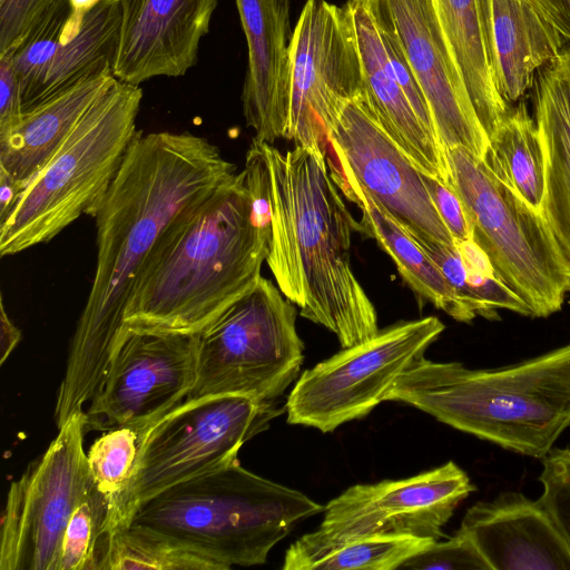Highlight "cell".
<instances>
[{
  "label": "cell",
  "instance_id": "cell-36",
  "mask_svg": "<svg viewBox=\"0 0 570 570\" xmlns=\"http://www.w3.org/2000/svg\"><path fill=\"white\" fill-rule=\"evenodd\" d=\"M430 197L454 243L472 239V227L465 207L456 191L441 180L422 174Z\"/></svg>",
  "mask_w": 570,
  "mask_h": 570
},
{
  "label": "cell",
  "instance_id": "cell-20",
  "mask_svg": "<svg viewBox=\"0 0 570 570\" xmlns=\"http://www.w3.org/2000/svg\"><path fill=\"white\" fill-rule=\"evenodd\" d=\"M460 529L491 570H570V546L539 499L503 492L472 505Z\"/></svg>",
  "mask_w": 570,
  "mask_h": 570
},
{
  "label": "cell",
  "instance_id": "cell-9",
  "mask_svg": "<svg viewBox=\"0 0 570 570\" xmlns=\"http://www.w3.org/2000/svg\"><path fill=\"white\" fill-rule=\"evenodd\" d=\"M296 314L281 289L261 276L197 333L196 380L185 401L223 395L278 400L304 360Z\"/></svg>",
  "mask_w": 570,
  "mask_h": 570
},
{
  "label": "cell",
  "instance_id": "cell-32",
  "mask_svg": "<svg viewBox=\"0 0 570 570\" xmlns=\"http://www.w3.org/2000/svg\"><path fill=\"white\" fill-rule=\"evenodd\" d=\"M138 440L136 430L115 428L98 438L87 452L95 485L107 497L109 504L120 495L130 480Z\"/></svg>",
  "mask_w": 570,
  "mask_h": 570
},
{
  "label": "cell",
  "instance_id": "cell-18",
  "mask_svg": "<svg viewBox=\"0 0 570 570\" xmlns=\"http://www.w3.org/2000/svg\"><path fill=\"white\" fill-rule=\"evenodd\" d=\"M118 2L121 20L112 75L139 86L159 76H184L197 63L218 0Z\"/></svg>",
  "mask_w": 570,
  "mask_h": 570
},
{
  "label": "cell",
  "instance_id": "cell-25",
  "mask_svg": "<svg viewBox=\"0 0 570 570\" xmlns=\"http://www.w3.org/2000/svg\"><path fill=\"white\" fill-rule=\"evenodd\" d=\"M328 166L337 187L362 210L358 227L390 255L407 285L455 321L475 318L421 245L348 173Z\"/></svg>",
  "mask_w": 570,
  "mask_h": 570
},
{
  "label": "cell",
  "instance_id": "cell-21",
  "mask_svg": "<svg viewBox=\"0 0 570 570\" xmlns=\"http://www.w3.org/2000/svg\"><path fill=\"white\" fill-rule=\"evenodd\" d=\"M361 56L364 95L372 116L417 169L450 186L445 151L416 115L399 83L365 0H346ZM451 187V186H450Z\"/></svg>",
  "mask_w": 570,
  "mask_h": 570
},
{
  "label": "cell",
  "instance_id": "cell-6",
  "mask_svg": "<svg viewBox=\"0 0 570 570\" xmlns=\"http://www.w3.org/2000/svg\"><path fill=\"white\" fill-rule=\"evenodd\" d=\"M138 85L115 79L0 222V254L48 243L81 215L94 217L136 137Z\"/></svg>",
  "mask_w": 570,
  "mask_h": 570
},
{
  "label": "cell",
  "instance_id": "cell-16",
  "mask_svg": "<svg viewBox=\"0 0 570 570\" xmlns=\"http://www.w3.org/2000/svg\"><path fill=\"white\" fill-rule=\"evenodd\" d=\"M338 169L358 185L410 235L445 245L454 239L441 219L422 174L372 116L362 97L348 101L328 135Z\"/></svg>",
  "mask_w": 570,
  "mask_h": 570
},
{
  "label": "cell",
  "instance_id": "cell-30",
  "mask_svg": "<svg viewBox=\"0 0 570 570\" xmlns=\"http://www.w3.org/2000/svg\"><path fill=\"white\" fill-rule=\"evenodd\" d=\"M222 570L212 560L155 533L127 525L108 537L101 570Z\"/></svg>",
  "mask_w": 570,
  "mask_h": 570
},
{
  "label": "cell",
  "instance_id": "cell-5",
  "mask_svg": "<svg viewBox=\"0 0 570 570\" xmlns=\"http://www.w3.org/2000/svg\"><path fill=\"white\" fill-rule=\"evenodd\" d=\"M324 508L237 461L156 494L127 525L164 537L228 570L265 563L281 540Z\"/></svg>",
  "mask_w": 570,
  "mask_h": 570
},
{
  "label": "cell",
  "instance_id": "cell-27",
  "mask_svg": "<svg viewBox=\"0 0 570 570\" xmlns=\"http://www.w3.org/2000/svg\"><path fill=\"white\" fill-rule=\"evenodd\" d=\"M412 237L438 265L475 317L497 320L498 309L531 316L528 305L499 278L488 256L473 239L445 245Z\"/></svg>",
  "mask_w": 570,
  "mask_h": 570
},
{
  "label": "cell",
  "instance_id": "cell-39",
  "mask_svg": "<svg viewBox=\"0 0 570 570\" xmlns=\"http://www.w3.org/2000/svg\"><path fill=\"white\" fill-rule=\"evenodd\" d=\"M21 340L20 330L8 316L3 297L0 301V364H3Z\"/></svg>",
  "mask_w": 570,
  "mask_h": 570
},
{
  "label": "cell",
  "instance_id": "cell-3",
  "mask_svg": "<svg viewBox=\"0 0 570 570\" xmlns=\"http://www.w3.org/2000/svg\"><path fill=\"white\" fill-rule=\"evenodd\" d=\"M268 237L266 206L237 171L160 236L130 294L126 330L199 333L262 276Z\"/></svg>",
  "mask_w": 570,
  "mask_h": 570
},
{
  "label": "cell",
  "instance_id": "cell-22",
  "mask_svg": "<svg viewBox=\"0 0 570 570\" xmlns=\"http://www.w3.org/2000/svg\"><path fill=\"white\" fill-rule=\"evenodd\" d=\"M494 85L510 105L533 86L535 75L567 41L523 0H482Z\"/></svg>",
  "mask_w": 570,
  "mask_h": 570
},
{
  "label": "cell",
  "instance_id": "cell-23",
  "mask_svg": "<svg viewBox=\"0 0 570 570\" xmlns=\"http://www.w3.org/2000/svg\"><path fill=\"white\" fill-rule=\"evenodd\" d=\"M535 122L546 155L540 213L570 268V48L539 72Z\"/></svg>",
  "mask_w": 570,
  "mask_h": 570
},
{
  "label": "cell",
  "instance_id": "cell-24",
  "mask_svg": "<svg viewBox=\"0 0 570 570\" xmlns=\"http://www.w3.org/2000/svg\"><path fill=\"white\" fill-rule=\"evenodd\" d=\"M115 79L112 72L97 75L23 112L10 130L0 134V167L24 188Z\"/></svg>",
  "mask_w": 570,
  "mask_h": 570
},
{
  "label": "cell",
  "instance_id": "cell-2",
  "mask_svg": "<svg viewBox=\"0 0 570 570\" xmlns=\"http://www.w3.org/2000/svg\"><path fill=\"white\" fill-rule=\"evenodd\" d=\"M327 155L297 146L285 153L253 139L244 171L265 203L269 237L265 262L299 314L334 333L343 348L380 330L376 309L351 262L353 219Z\"/></svg>",
  "mask_w": 570,
  "mask_h": 570
},
{
  "label": "cell",
  "instance_id": "cell-10",
  "mask_svg": "<svg viewBox=\"0 0 570 570\" xmlns=\"http://www.w3.org/2000/svg\"><path fill=\"white\" fill-rule=\"evenodd\" d=\"M75 413L48 449L10 484L1 519L0 570H59L62 540L77 507L96 489Z\"/></svg>",
  "mask_w": 570,
  "mask_h": 570
},
{
  "label": "cell",
  "instance_id": "cell-15",
  "mask_svg": "<svg viewBox=\"0 0 570 570\" xmlns=\"http://www.w3.org/2000/svg\"><path fill=\"white\" fill-rule=\"evenodd\" d=\"M120 20L118 0H100L88 11L58 0L12 51L22 114L91 77L112 72Z\"/></svg>",
  "mask_w": 570,
  "mask_h": 570
},
{
  "label": "cell",
  "instance_id": "cell-7",
  "mask_svg": "<svg viewBox=\"0 0 570 570\" xmlns=\"http://www.w3.org/2000/svg\"><path fill=\"white\" fill-rule=\"evenodd\" d=\"M278 401L243 395L184 401L144 430L130 480L109 504L106 532L126 527L164 490L237 462L240 448L286 411Z\"/></svg>",
  "mask_w": 570,
  "mask_h": 570
},
{
  "label": "cell",
  "instance_id": "cell-38",
  "mask_svg": "<svg viewBox=\"0 0 570 570\" xmlns=\"http://www.w3.org/2000/svg\"><path fill=\"white\" fill-rule=\"evenodd\" d=\"M570 41V0H523Z\"/></svg>",
  "mask_w": 570,
  "mask_h": 570
},
{
  "label": "cell",
  "instance_id": "cell-33",
  "mask_svg": "<svg viewBox=\"0 0 570 570\" xmlns=\"http://www.w3.org/2000/svg\"><path fill=\"white\" fill-rule=\"evenodd\" d=\"M400 568L417 570H491L471 538L461 529L445 541L435 540Z\"/></svg>",
  "mask_w": 570,
  "mask_h": 570
},
{
  "label": "cell",
  "instance_id": "cell-1",
  "mask_svg": "<svg viewBox=\"0 0 570 570\" xmlns=\"http://www.w3.org/2000/svg\"><path fill=\"white\" fill-rule=\"evenodd\" d=\"M237 173L219 148L189 131L138 130L94 218L97 262L57 393L62 426L100 389L125 332L136 279L168 226Z\"/></svg>",
  "mask_w": 570,
  "mask_h": 570
},
{
  "label": "cell",
  "instance_id": "cell-11",
  "mask_svg": "<svg viewBox=\"0 0 570 570\" xmlns=\"http://www.w3.org/2000/svg\"><path fill=\"white\" fill-rule=\"evenodd\" d=\"M443 331L434 316L401 322L304 371L285 403L287 422L326 433L364 417Z\"/></svg>",
  "mask_w": 570,
  "mask_h": 570
},
{
  "label": "cell",
  "instance_id": "cell-29",
  "mask_svg": "<svg viewBox=\"0 0 570 570\" xmlns=\"http://www.w3.org/2000/svg\"><path fill=\"white\" fill-rule=\"evenodd\" d=\"M433 541L414 537H366L325 543L308 533L286 550L284 570H394Z\"/></svg>",
  "mask_w": 570,
  "mask_h": 570
},
{
  "label": "cell",
  "instance_id": "cell-14",
  "mask_svg": "<svg viewBox=\"0 0 570 570\" xmlns=\"http://www.w3.org/2000/svg\"><path fill=\"white\" fill-rule=\"evenodd\" d=\"M197 334L126 330L86 412L88 429L140 434L181 404L196 380Z\"/></svg>",
  "mask_w": 570,
  "mask_h": 570
},
{
  "label": "cell",
  "instance_id": "cell-28",
  "mask_svg": "<svg viewBox=\"0 0 570 570\" xmlns=\"http://www.w3.org/2000/svg\"><path fill=\"white\" fill-rule=\"evenodd\" d=\"M482 160L494 176L540 212L544 195L546 155L535 119L524 102L510 108L489 138Z\"/></svg>",
  "mask_w": 570,
  "mask_h": 570
},
{
  "label": "cell",
  "instance_id": "cell-31",
  "mask_svg": "<svg viewBox=\"0 0 570 570\" xmlns=\"http://www.w3.org/2000/svg\"><path fill=\"white\" fill-rule=\"evenodd\" d=\"M108 509L107 497L97 488L77 507L65 531L59 570H101Z\"/></svg>",
  "mask_w": 570,
  "mask_h": 570
},
{
  "label": "cell",
  "instance_id": "cell-13",
  "mask_svg": "<svg viewBox=\"0 0 570 570\" xmlns=\"http://www.w3.org/2000/svg\"><path fill=\"white\" fill-rule=\"evenodd\" d=\"M475 491L454 462L401 480L350 487L324 508L320 542L341 543L366 537L440 540L459 504Z\"/></svg>",
  "mask_w": 570,
  "mask_h": 570
},
{
  "label": "cell",
  "instance_id": "cell-12",
  "mask_svg": "<svg viewBox=\"0 0 570 570\" xmlns=\"http://www.w3.org/2000/svg\"><path fill=\"white\" fill-rule=\"evenodd\" d=\"M364 95L350 8L307 0L293 30L285 138L327 155V135L343 107Z\"/></svg>",
  "mask_w": 570,
  "mask_h": 570
},
{
  "label": "cell",
  "instance_id": "cell-40",
  "mask_svg": "<svg viewBox=\"0 0 570 570\" xmlns=\"http://www.w3.org/2000/svg\"><path fill=\"white\" fill-rule=\"evenodd\" d=\"M22 190L23 186L0 167V222L8 216Z\"/></svg>",
  "mask_w": 570,
  "mask_h": 570
},
{
  "label": "cell",
  "instance_id": "cell-41",
  "mask_svg": "<svg viewBox=\"0 0 570 570\" xmlns=\"http://www.w3.org/2000/svg\"><path fill=\"white\" fill-rule=\"evenodd\" d=\"M73 9L78 11H88L96 6L100 0H69Z\"/></svg>",
  "mask_w": 570,
  "mask_h": 570
},
{
  "label": "cell",
  "instance_id": "cell-26",
  "mask_svg": "<svg viewBox=\"0 0 570 570\" xmlns=\"http://www.w3.org/2000/svg\"><path fill=\"white\" fill-rule=\"evenodd\" d=\"M475 114L490 138L510 107L492 76L482 0H433Z\"/></svg>",
  "mask_w": 570,
  "mask_h": 570
},
{
  "label": "cell",
  "instance_id": "cell-4",
  "mask_svg": "<svg viewBox=\"0 0 570 570\" xmlns=\"http://www.w3.org/2000/svg\"><path fill=\"white\" fill-rule=\"evenodd\" d=\"M386 401L410 404L505 450L543 459L570 425V343L487 370L423 355L396 380Z\"/></svg>",
  "mask_w": 570,
  "mask_h": 570
},
{
  "label": "cell",
  "instance_id": "cell-8",
  "mask_svg": "<svg viewBox=\"0 0 570 570\" xmlns=\"http://www.w3.org/2000/svg\"><path fill=\"white\" fill-rule=\"evenodd\" d=\"M445 157L472 239L499 278L528 305L532 317L560 311L570 291V268L541 213L465 148L445 149Z\"/></svg>",
  "mask_w": 570,
  "mask_h": 570
},
{
  "label": "cell",
  "instance_id": "cell-35",
  "mask_svg": "<svg viewBox=\"0 0 570 570\" xmlns=\"http://www.w3.org/2000/svg\"><path fill=\"white\" fill-rule=\"evenodd\" d=\"M58 0H0V56L13 51Z\"/></svg>",
  "mask_w": 570,
  "mask_h": 570
},
{
  "label": "cell",
  "instance_id": "cell-37",
  "mask_svg": "<svg viewBox=\"0 0 570 570\" xmlns=\"http://www.w3.org/2000/svg\"><path fill=\"white\" fill-rule=\"evenodd\" d=\"M21 116L20 83L9 51L0 56V134L10 130Z\"/></svg>",
  "mask_w": 570,
  "mask_h": 570
},
{
  "label": "cell",
  "instance_id": "cell-19",
  "mask_svg": "<svg viewBox=\"0 0 570 570\" xmlns=\"http://www.w3.org/2000/svg\"><path fill=\"white\" fill-rule=\"evenodd\" d=\"M247 42L242 102L258 141L285 138L291 99L289 0H235Z\"/></svg>",
  "mask_w": 570,
  "mask_h": 570
},
{
  "label": "cell",
  "instance_id": "cell-17",
  "mask_svg": "<svg viewBox=\"0 0 570 570\" xmlns=\"http://www.w3.org/2000/svg\"><path fill=\"white\" fill-rule=\"evenodd\" d=\"M393 27L425 97L439 144L484 158L489 138L443 33L433 0H366Z\"/></svg>",
  "mask_w": 570,
  "mask_h": 570
},
{
  "label": "cell",
  "instance_id": "cell-34",
  "mask_svg": "<svg viewBox=\"0 0 570 570\" xmlns=\"http://www.w3.org/2000/svg\"><path fill=\"white\" fill-rule=\"evenodd\" d=\"M539 481L543 489L539 500L570 546V449L552 448L543 458Z\"/></svg>",
  "mask_w": 570,
  "mask_h": 570
}]
</instances>
